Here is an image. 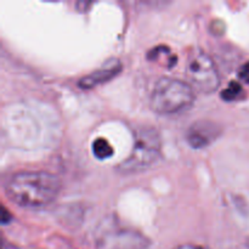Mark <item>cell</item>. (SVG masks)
Listing matches in <instances>:
<instances>
[{
	"mask_svg": "<svg viewBox=\"0 0 249 249\" xmlns=\"http://www.w3.org/2000/svg\"><path fill=\"white\" fill-rule=\"evenodd\" d=\"M162 155V139L153 126H140L134 134V145L128 158L119 163L118 172L135 174L152 167Z\"/></svg>",
	"mask_w": 249,
	"mask_h": 249,
	"instance_id": "3957f363",
	"label": "cell"
},
{
	"mask_svg": "<svg viewBox=\"0 0 249 249\" xmlns=\"http://www.w3.org/2000/svg\"><path fill=\"white\" fill-rule=\"evenodd\" d=\"M195 102L194 89L189 83L177 78L157 80L150 96V106L158 114H175L190 108Z\"/></svg>",
	"mask_w": 249,
	"mask_h": 249,
	"instance_id": "7a4b0ae2",
	"label": "cell"
},
{
	"mask_svg": "<svg viewBox=\"0 0 249 249\" xmlns=\"http://www.w3.org/2000/svg\"><path fill=\"white\" fill-rule=\"evenodd\" d=\"M221 126L211 119H199L190 125L186 140L194 148H204L213 143L221 135Z\"/></svg>",
	"mask_w": 249,
	"mask_h": 249,
	"instance_id": "8992f818",
	"label": "cell"
},
{
	"mask_svg": "<svg viewBox=\"0 0 249 249\" xmlns=\"http://www.w3.org/2000/svg\"><path fill=\"white\" fill-rule=\"evenodd\" d=\"M147 238L131 230H112L99 241V249H146Z\"/></svg>",
	"mask_w": 249,
	"mask_h": 249,
	"instance_id": "5b68a950",
	"label": "cell"
},
{
	"mask_svg": "<svg viewBox=\"0 0 249 249\" xmlns=\"http://www.w3.org/2000/svg\"><path fill=\"white\" fill-rule=\"evenodd\" d=\"M238 78L249 84V61L240 68V71H238Z\"/></svg>",
	"mask_w": 249,
	"mask_h": 249,
	"instance_id": "30bf717a",
	"label": "cell"
},
{
	"mask_svg": "<svg viewBox=\"0 0 249 249\" xmlns=\"http://www.w3.org/2000/svg\"><path fill=\"white\" fill-rule=\"evenodd\" d=\"M186 77L192 88L206 94L215 91L220 85V75L215 62L199 49H195L189 55Z\"/></svg>",
	"mask_w": 249,
	"mask_h": 249,
	"instance_id": "277c9868",
	"label": "cell"
},
{
	"mask_svg": "<svg viewBox=\"0 0 249 249\" xmlns=\"http://www.w3.org/2000/svg\"><path fill=\"white\" fill-rule=\"evenodd\" d=\"M92 153L97 160H107L113 155V147L104 138H99L92 142Z\"/></svg>",
	"mask_w": 249,
	"mask_h": 249,
	"instance_id": "ba28073f",
	"label": "cell"
},
{
	"mask_svg": "<svg viewBox=\"0 0 249 249\" xmlns=\"http://www.w3.org/2000/svg\"><path fill=\"white\" fill-rule=\"evenodd\" d=\"M248 247H249V240H248Z\"/></svg>",
	"mask_w": 249,
	"mask_h": 249,
	"instance_id": "7c38bea8",
	"label": "cell"
},
{
	"mask_svg": "<svg viewBox=\"0 0 249 249\" xmlns=\"http://www.w3.org/2000/svg\"><path fill=\"white\" fill-rule=\"evenodd\" d=\"M122 70V63L118 60H111L106 65L94 71L90 74L85 75L79 80V87L82 89H91V88L101 85L116 77Z\"/></svg>",
	"mask_w": 249,
	"mask_h": 249,
	"instance_id": "52a82bcc",
	"label": "cell"
},
{
	"mask_svg": "<svg viewBox=\"0 0 249 249\" xmlns=\"http://www.w3.org/2000/svg\"><path fill=\"white\" fill-rule=\"evenodd\" d=\"M175 249H209L204 246H199V245H192V243H187V245H181L179 247H177Z\"/></svg>",
	"mask_w": 249,
	"mask_h": 249,
	"instance_id": "8fae6325",
	"label": "cell"
},
{
	"mask_svg": "<svg viewBox=\"0 0 249 249\" xmlns=\"http://www.w3.org/2000/svg\"><path fill=\"white\" fill-rule=\"evenodd\" d=\"M7 197L17 206L29 209L45 208L57 198L61 180L43 170L17 172L5 185Z\"/></svg>",
	"mask_w": 249,
	"mask_h": 249,
	"instance_id": "6da1fadb",
	"label": "cell"
},
{
	"mask_svg": "<svg viewBox=\"0 0 249 249\" xmlns=\"http://www.w3.org/2000/svg\"><path fill=\"white\" fill-rule=\"evenodd\" d=\"M242 94V87L237 82H231L229 87L221 92V97L226 101H232Z\"/></svg>",
	"mask_w": 249,
	"mask_h": 249,
	"instance_id": "9c48e42d",
	"label": "cell"
}]
</instances>
